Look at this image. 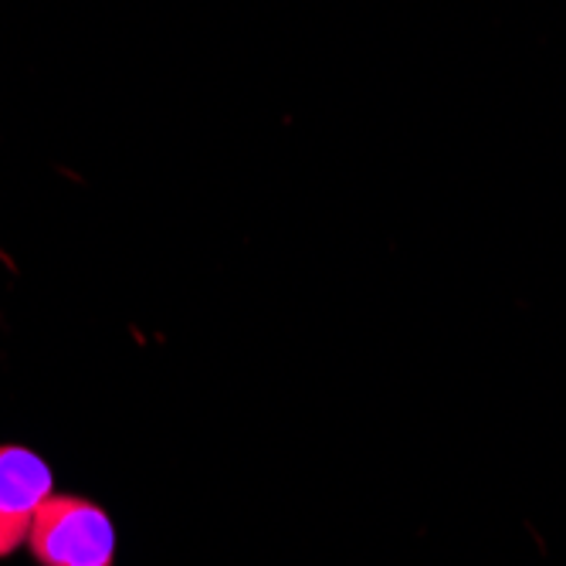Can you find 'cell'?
I'll return each instance as SVG.
<instances>
[{"mask_svg": "<svg viewBox=\"0 0 566 566\" xmlns=\"http://www.w3.org/2000/svg\"><path fill=\"white\" fill-rule=\"evenodd\" d=\"M55 495V472L28 444H0V559L28 546L41 505Z\"/></svg>", "mask_w": 566, "mask_h": 566, "instance_id": "2", "label": "cell"}, {"mask_svg": "<svg viewBox=\"0 0 566 566\" xmlns=\"http://www.w3.org/2000/svg\"><path fill=\"white\" fill-rule=\"evenodd\" d=\"M28 549L38 566H116L119 533L95 499L55 492L38 512Z\"/></svg>", "mask_w": 566, "mask_h": 566, "instance_id": "1", "label": "cell"}]
</instances>
